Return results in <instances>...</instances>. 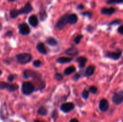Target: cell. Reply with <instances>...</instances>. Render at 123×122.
Listing matches in <instances>:
<instances>
[{
  "instance_id": "1",
  "label": "cell",
  "mask_w": 123,
  "mask_h": 122,
  "mask_svg": "<svg viewBox=\"0 0 123 122\" xmlns=\"http://www.w3.org/2000/svg\"><path fill=\"white\" fill-rule=\"evenodd\" d=\"M32 59V56L31 55L28 53H20L16 56V60L20 64H25L30 61Z\"/></svg>"
},
{
  "instance_id": "2",
  "label": "cell",
  "mask_w": 123,
  "mask_h": 122,
  "mask_svg": "<svg viewBox=\"0 0 123 122\" xmlns=\"http://www.w3.org/2000/svg\"><path fill=\"white\" fill-rule=\"evenodd\" d=\"M34 86L30 82H25L22 86V92L25 95H29L34 92Z\"/></svg>"
},
{
  "instance_id": "3",
  "label": "cell",
  "mask_w": 123,
  "mask_h": 122,
  "mask_svg": "<svg viewBox=\"0 0 123 122\" xmlns=\"http://www.w3.org/2000/svg\"><path fill=\"white\" fill-rule=\"evenodd\" d=\"M67 16H68V14H66V15L63 16L60 18V20L58 21V22L55 25V28L58 29H62L65 27V26L67 24H68Z\"/></svg>"
},
{
  "instance_id": "4",
  "label": "cell",
  "mask_w": 123,
  "mask_h": 122,
  "mask_svg": "<svg viewBox=\"0 0 123 122\" xmlns=\"http://www.w3.org/2000/svg\"><path fill=\"white\" fill-rule=\"evenodd\" d=\"M112 101L117 105L121 104L123 102V91H120L115 93L112 96Z\"/></svg>"
},
{
  "instance_id": "5",
  "label": "cell",
  "mask_w": 123,
  "mask_h": 122,
  "mask_svg": "<svg viewBox=\"0 0 123 122\" xmlns=\"http://www.w3.org/2000/svg\"><path fill=\"white\" fill-rule=\"evenodd\" d=\"M19 31L20 34L26 35H28L30 33V29L28 25L23 23L20 24L19 25Z\"/></svg>"
},
{
  "instance_id": "6",
  "label": "cell",
  "mask_w": 123,
  "mask_h": 122,
  "mask_svg": "<svg viewBox=\"0 0 123 122\" xmlns=\"http://www.w3.org/2000/svg\"><path fill=\"white\" fill-rule=\"evenodd\" d=\"M74 105L73 103L71 102H67L64 103V104H62L61 106V110L62 111H63L64 112H68L70 111H71L72 110H73L74 109Z\"/></svg>"
},
{
  "instance_id": "7",
  "label": "cell",
  "mask_w": 123,
  "mask_h": 122,
  "mask_svg": "<svg viewBox=\"0 0 123 122\" xmlns=\"http://www.w3.org/2000/svg\"><path fill=\"white\" fill-rule=\"evenodd\" d=\"M121 54H122V51H114V52H109V51H108L105 54V56L114 60H118L121 57Z\"/></svg>"
},
{
  "instance_id": "8",
  "label": "cell",
  "mask_w": 123,
  "mask_h": 122,
  "mask_svg": "<svg viewBox=\"0 0 123 122\" xmlns=\"http://www.w3.org/2000/svg\"><path fill=\"white\" fill-rule=\"evenodd\" d=\"M109 108V102L105 99H102L99 103V109L102 112H105Z\"/></svg>"
},
{
  "instance_id": "9",
  "label": "cell",
  "mask_w": 123,
  "mask_h": 122,
  "mask_svg": "<svg viewBox=\"0 0 123 122\" xmlns=\"http://www.w3.org/2000/svg\"><path fill=\"white\" fill-rule=\"evenodd\" d=\"M32 10V6H31L29 2L26 3V4L25 5L23 8H22L21 9L19 10V15L20 14H28V13H30L31 11Z\"/></svg>"
},
{
  "instance_id": "10",
  "label": "cell",
  "mask_w": 123,
  "mask_h": 122,
  "mask_svg": "<svg viewBox=\"0 0 123 122\" xmlns=\"http://www.w3.org/2000/svg\"><path fill=\"white\" fill-rule=\"evenodd\" d=\"M67 20H68V23L70 25H74L78 21V17L75 14H68Z\"/></svg>"
},
{
  "instance_id": "11",
  "label": "cell",
  "mask_w": 123,
  "mask_h": 122,
  "mask_svg": "<svg viewBox=\"0 0 123 122\" xmlns=\"http://www.w3.org/2000/svg\"><path fill=\"white\" fill-rule=\"evenodd\" d=\"M65 53H66V55H68V56H75V55H78V50L77 49V48L74 47H72L67 49Z\"/></svg>"
},
{
  "instance_id": "12",
  "label": "cell",
  "mask_w": 123,
  "mask_h": 122,
  "mask_svg": "<svg viewBox=\"0 0 123 122\" xmlns=\"http://www.w3.org/2000/svg\"><path fill=\"white\" fill-rule=\"evenodd\" d=\"M101 12L103 14L111 15L113 13H115V9L114 8H113V7H111V8H103L101 10Z\"/></svg>"
},
{
  "instance_id": "13",
  "label": "cell",
  "mask_w": 123,
  "mask_h": 122,
  "mask_svg": "<svg viewBox=\"0 0 123 122\" xmlns=\"http://www.w3.org/2000/svg\"><path fill=\"white\" fill-rule=\"evenodd\" d=\"M95 70V67L94 66L91 65L89 66L85 70V72H84V75L85 77H90L91 75H92V74L94 72Z\"/></svg>"
},
{
  "instance_id": "14",
  "label": "cell",
  "mask_w": 123,
  "mask_h": 122,
  "mask_svg": "<svg viewBox=\"0 0 123 122\" xmlns=\"http://www.w3.org/2000/svg\"><path fill=\"white\" fill-rule=\"evenodd\" d=\"M29 23L33 27H36L38 25V19L35 15H32L29 18Z\"/></svg>"
},
{
  "instance_id": "15",
  "label": "cell",
  "mask_w": 123,
  "mask_h": 122,
  "mask_svg": "<svg viewBox=\"0 0 123 122\" xmlns=\"http://www.w3.org/2000/svg\"><path fill=\"white\" fill-rule=\"evenodd\" d=\"M37 75L36 72L34 71H32L31 70H25L24 72V77L25 78H28L30 77H37Z\"/></svg>"
},
{
  "instance_id": "16",
  "label": "cell",
  "mask_w": 123,
  "mask_h": 122,
  "mask_svg": "<svg viewBox=\"0 0 123 122\" xmlns=\"http://www.w3.org/2000/svg\"><path fill=\"white\" fill-rule=\"evenodd\" d=\"M77 62L79 63V66L80 68H83L84 67V66L85 65L86 63V61H87V59L84 56H80V57H78L76 59Z\"/></svg>"
},
{
  "instance_id": "17",
  "label": "cell",
  "mask_w": 123,
  "mask_h": 122,
  "mask_svg": "<svg viewBox=\"0 0 123 122\" xmlns=\"http://www.w3.org/2000/svg\"><path fill=\"white\" fill-rule=\"evenodd\" d=\"M37 49L38 50L40 53L45 55L46 54V50L44 44L43 43H39L37 45Z\"/></svg>"
},
{
  "instance_id": "18",
  "label": "cell",
  "mask_w": 123,
  "mask_h": 122,
  "mask_svg": "<svg viewBox=\"0 0 123 122\" xmlns=\"http://www.w3.org/2000/svg\"><path fill=\"white\" fill-rule=\"evenodd\" d=\"M72 61V59L71 57H61L57 59L56 61L58 63H68V62H71Z\"/></svg>"
},
{
  "instance_id": "19",
  "label": "cell",
  "mask_w": 123,
  "mask_h": 122,
  "mask_svg": "<svg viewBox=\"0 0 123 122\" xmlns=\"http://www.w3.org/2000/svg\"><path fill=\"white\" fill-rule=\"evenodd\" d=\"M76 71L75 67H73V66H71V67H68V68H66V69L64 71V74L66 75H69L70 74H72V73Z\"/></svg>"
},
{
  "instance_id": "20",
  "label": "cell",
  "mask_w": 123,
  "mask_h": 122,
  "mask_svg": "<svg viewBox=\"0 0 123 122\" xmlns=\"http://www.w3.org/2000/svg\"><path fill=\"white\" fill-rule=\"evenodd\" d=\"M46 43H48L49 45H52V46H55L57 44V41L54 38V37H49L46 39Z\"/></svg>"
},
{
  "instance_id": "21",
  "label": "cell",
  "mask_w": 123,
  "mask_h": 122,
  "mask_svg": "<svg viewBox=\"0 0 123 122\" xmlns=\"http://www.w3.org/2000/svg\"><path fill=\"white\" fill-rule=\"evenodd\" d=\"M47 112L48 111L44 106H41L38 110V114L40 116H45L47 114Z\"/></svg>"
},
{
  "instance_id": "22",
  "label": "cell",
  "mask_w": 123,
  "mask_h": 122,
  "mask_svg": "<svg viewBox=\"0 0 123 122\" xmlns=\"http://www.w3.org/2000/svg\"><path fill=\"white\" fill-rule=\"evenodd\" d=\"M19 15V10H12L10 11V17L13 19L17 17Z\"/></svg>"
},
{
  "instance_id": "23",
  "label": "cell",
  "mask_w": 123,
  "mask_h": 122,
  "mask_svg": "<svg viewBox=\"0 0 123 122\" xmlns=\"http://www.w3.org/2000/svg\"><path fill=\"white\" fill-rule=\"evenodd\" d=\"M19 88V86L17 84H10L9 87L8 88V90H9L10 92H14V91L17 90Z\"/></svg>"
},
{
  "instance_id": "24",
  "label": "cell",
  "mask_w": 123,
  "mask_h": 122,
  "mask_svg": "<svg viewBox=\"0 0 123 122\" xmlns=\"http://www.w3.org/2000/svg\"><path fill=\"white\" fill-rule=\"evenodd\" d=\"M107 3L108 4H117L123 3V0H108Z\"/></svg>"
},
{
  "instance_id": "25",
  "label": "cell",
  "mask_w": 123,
  "mask_h": 122,
  "mask_svg": "<svg viewBox=\"0 0 123 122\" xmlns=\"http://www.w3.org/2000/svg\"><path fill=\"white\" fill-rule=\"evenodd\" d=\"M10 86V84L7 83L6 82H0V90H4V89H8V87Z\"/></svg>"
},
{
  "instance_id": "26",
  "label": "cell",
  "mask_w": 123,
  "mask_h": 122,
  "mask_svg": "<svg viewBox=\"0 0 123 122\" xmlns=\"http://www.w3.org/2000/svg\"><path fill=\"white\" fill-rule=\"evenodd\" d=\"M83 36L82 35H78V36H76V37H75V38L74 39V42L75 44H79V42L80 41V40H81V39L82 38Z\"/></svg>"
},
{
  "instance_id": "27",
  "label": "cell",
  "mask_w": 123,
  "mask_h": 122,
  "mask_svg": "<svg viewBox=\"0 0 123 122\" xmlns=\"http://www.w3.org/2000/svg\"><path fill=\"white\" fill-rule=\"evenodd\" d=\"M82 96L83 98L85 99H87L89 96V92L86 90H84L82 93Z\"/></svg>"
},
{
  "instance_id": "28",
  "label": "cell",
  "mask_w": 123,
  "mask_h": 122,
  "mask_svg": "<svg viewBox=\"0 0 123 122\" xmlns=\"http://www.w3.org/2000/svg\"><path fill=\"white\" fill-rule=\"evenodd\" d=\"M54 77H55V78L56 79V80H58V81H61V80H62V79H63V76H62L61 74H59V73H56V74H55Z\"/></svg>"
},
{
  "instance_id": "29",
  "label": "cell",
  "mask_w": 123,
  "mask_h": 122,
  "mask_svg": "<svg viewBox=\"0 0 123 122\" xmlns=\"http://www.w3.org/2000/svg\"><path fill=\"white\" fill-rule=\"evenodd\" d=\"M89 91H90L91 93H93V94H94V93H96L97 92V87H95V86H90V88H89Z\"/></svg>"
},
{
  "instance_id": "30",
  "label": "cell",
  "mask_w": 123,
  "mask_h": 122,
  "mask_svg": "<svg viewBox=\"0 0 123 122\" xmlns=\"http://www.w3.org/2000/svg\"><path fill=\"white\" fill-rule=\"evenodd\" d=\"M41 64H42V62L39 60H36V61H34L33 62V65L36 68H38V67H40Z\"/></svg>"
},
{
  "instance_id": "31",
  "label": "cell",
  "mask_w": 123,
  "mask_h": 122,
  "mask_svg": "<svg viewBox=\"0 0 123 122\" xmlns=\"http://www.w3.org/2000/svg\"><path fill=\"white\" fill-rule=\"evenodd\" d=\"M16 75H10L9 76L7 77V80H8V81H10L11 82V81H13V80L16 78Z\"/></svg>"
},
{
  "instance_id": "32",
  "label": "cell",
  "mask_w": 123,
  "mask_h": 122,
  "mask_svg": "<svg viewBox=\"0 0 123 122\" xmlns=\"http://www.w3.org/2000/svg\"><path fill=\"white\" fill-rule=\"evenodd\" d=\"M83 16H85L88 17L89 18H90L91 17V13L90 12H85V13H82Z\"/></svg>"
},
{
  "instance_id": "33",
  "label": "cell",
  "mask_w": 123,
  "mask_h": 122,
  "mask_svg": "<svg viewBox=\"0 0 123 122\" xmlns=\"http://www.w3.org/2000/svg\"><path fill=\"white\" fill-rule=\"evenodd\" d=\"M118 32L120 33V34L123 35V25L122 26H120V27L118 29Z\"/></svg>"
},
{
  "instance_id": "34",
  "label": "cell",
  "mask_w": 123,
  "mask_h": 122,
  "mask_svg": "<svg viewBox=\"0 0 123 122\" xmlns=\"http://www.w3.org/2000/svg\"><path fill=\"white\" fill-rule=\"evenodd\" d=\"M120 23H121V21H120V20H115V21H113L109 25H118V24H120Z\"/></svg>"
},
{
  "instance_id": "35",
  "label": "cell",
  "mask_w": 123,
  "mask_h": 122,
  "mask_svg": "<svg viewBox=\"0 0 123 122\" xmlns=\"http://www.w3.org/2000/svg\"><path fill=\"white\" fill-rule=\"evenodd\" d=\"M80 74H77L76 75H75V76L73 77V79L74 80H78V79L80 78Z\"/></svg>"
},
{
  "instance_id": "36",
  "label": "cell",
  "mask_w": 123,
  "mask_h": 122,
  "mask_svg": "<svg viewBox=\"0 0 123 122\" xmlns=\"http://www.w3.org/2000/svg\"><path fill=\"white\" fill-rule=\"evenodd\" d=\"M12 35H13V33H12V32H11V31H8V32H7V33H6V35H8L10 37V36H12Z\"/></svg>"
},
{
  "instance_id": "37",
  "label": "cell",
  "mask_w": 123,
  "mask_h": 122,
  "mask_svg": "<svg viewBox=\"0 0 123 122\" xmlns=\"http://www.w3.org/2000/svg\"><path fill=\"white\" fill-rule=\"evenodd\" d=\"M69 122H79V121L77 119H76V118H73V119L71 120Z\"/></svg>"
},
{
  "instance_id": "38",
  "label": "cell",
  "mask_w": 123,
  "mask_h": 122,
  "mask_svg": "<svg viewBox=\"0 0 123 122\" xmlns=\"http://www.w3.org/2000/svg\"><path fill=\"white\" fill-rule=\"evenodd\" d=\"M83 8H84V6H83V5L80 4L78 6V9H83Z\"/></svg>"
},
{
  "instance_id": "39",
  "label": "cell",
  "mask_w": 123,
  "mask_h": 122,
  "mask_svg": "<svg viewBox=\"0 0 123 122\" xmlns=\"http://www.w3.org/2000/svg\"><path fill=\"white\" fill-rule=\"evenodd\" d=\"M35 122H40V121H38V120H36Z\"/></svg>"
},
{
  "instance_id": "40",
  "label": "cell",
  "mask_w": 123,
  "mask_h": 122,
  "mask_svg": "<svg viewBox=\"0 0 123 122\" xmlns=\"http://www.w3.org/2000/svg\"><path fill=\"white\" fill-rule=\"evenodd\" d=\"M8 1H15V0H8Z\"/></svg>"
},
{
  "instance_id": "41",
  "label": "cell",
  "mask_w": 123,
  "mask_h": 122,
  "mask_svg": "<svg viewBox=\"0 0 123 122\" xmlns=\"http://www.w3.org/2000/svg\"><path fill=\"white\" fill-rule=\"evenodd\" d=\"M1 74H2V72H1V71L0 70V75H1Z\"/></svg>"
}]
</instances>
